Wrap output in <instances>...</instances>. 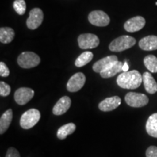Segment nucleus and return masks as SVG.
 Returning <instances> with one entry per match:
<instances>
[{"mask_svg":"<svg viewBox=\"0 0 157 157\" xmlns=\"http://www.w3.org/2000/svg\"><path fill=\"white\" fill-rule=\"evenodd\" d=\"M15 37V31L10 27H2L0 29V42L3 44H9Z\"/></svg>","mask_w":157,"mask_h":157,"instance_id":"21","label":"nucleus"},{"mask_svg":"<svg viewBox=\"0 0 157 157\" xmlns=\"http://www.w3.org/2000/svg\"><path fill=\"white\" fill-rule=\"evenodd\" d=\"M146 157H157V147L152 146L148 147L146 152Z\"/></svg>","mask_w":157,"mask_h":157,"instance_id":"27","label":"nucleus"},{"mask_svg":"<svg viewBox=\"0 0 157 157\" xmlns=\"http://www.w3.org/2000/svg\"><path fill=\"white\" fill-rule=\"evenodd\" d=\"M146 25V20L142 16H136L129 19L124 25V28L128 32H136Z\"/></svg>","mask_w":157,"mask_h":157,"instance_id":"11","label":"nucleus"},{"mask_svg":"<svg viewBox=\"0 0 157 157\" xmlns=\"http://www.w3.org/2000/svg\"><path fill=\"white\" fill-rule=\"evenodd\" d=\"M5 157H21V156H20L18 151L16 148L11 147L7 150Z\"/></svg>","mask_w":157,"mask_h":157,"instance_id":"28","label":"nucleus"},{"mask_svg":"<svg viewBox=\"0 0 157 157\" xmlns=\"http://www.w3.org/2000/svg\"><path fill=\"white\" fill-rule=\"evenodd\" d=\"M124 99L127 105L133 108L145 106L149 101L148 98L146 95L137 93H128L125 95Z\"/></svg>","mask_w":157,"mask_h":157,"instance_id":"5","label":"nucleus"},{"mask_svg":"<svg viewBox=\"0 0 157 157\" xmlns=\"http://www.w3.org/2000/svg\"><path fill=\"white\" fill-rule=\"evenodd\" d=\"M76 125L74 123H68L61 126L57 131V137L60 140H64L68 135L73 134L76 130Z\"/></svg>","mask_w":157,"mask_h":157,"instance_id":"20","label":"nucleus"},{"mask_svg":"<svg viewBox=\"0 0 157 157\" xmlns=\"http://www.w3.org/2000/svg\"><path fill=\"white\" fill-rule=\"evenodd\" d=\"M13 8L17 14L23 15L26 10V4L24 0H15L13 2Z\"/></svg>","mask_w":157,"mask_h":157,"instance_id":"24","label":"nucleus"},{"mask_svg":"<svg viewBox=\"0 0 157 157\" xmlns=\"http://www.w3.org/2000/svg\"><path fill=\"white\" fill-rule=\"evenodd\" d=\"M128 70H129V66H128V64H127V63L125 62L123 65L122 71L124 72H127V71H128Z\"/></svg>","mask_w":157,"mask_h":157,"instance_id":"29","label":"nucleus"},{"mask_svg":"<svg viewBox=\"0 0 157 157\" xmlns=\"http://www.w3.org/2000/svg\"><path fill=\"white\" fill-rule=\"evenodd\" d=\"M93 58V53L89 51L84 52L76 58L75 61V66L76 67H82L91 61Z\"/></svg>","mask_w":157,"mask_h":157,"instance_id":"22","label":"nucleus"},{"mask_svg":"<svg viewBox=\"0 0 157 157\" xmlns=\"http://www.w3.org/2000/svg\"><path fill=\"white\" fill-rule=\"evenodd\" d=\"M43 19H44V14L41 9L34 8L29 13V17L26 21V25L29 29L34 30L40 26L42 24Z\"/></svg>","mask_w":157,"mask_h":157,"instance_id":"9","label":"nucleus"},{"mask_svg":"<svg viewBox=\"0 0 157 157\" xmlns=\"http://www.w3.org/2000/svg\"><path fill=\"white\" fill-rule=\"evenodd\" d=\"M71 105V100L68 96H63L58 100L52 109V113L56 116H60L67 112Z\"/></svg>","mask_w":157,"mask_h":157,"instance_id":"13","label":"nucleus"},{"mask_svg":"<svg viewBox=\"0 0 157 157\" xmlns=\"http://www.w3.org/2000/svg\"><path fill=\"white\" fill-rule=\"evenodd\" d=\"M10 74V70L5 63H0V75L2 77H7Z\"/></svg>","mask_w":157,"mask_h":157,"instance_id":"26","label":"nucleus"},{"mask_svg":"<svg viewBox=\"0 0 157 157\" xmlns=\"http://www.w3.org/2000/svg\"><path fill=\"white\" fill-rule=\"evenodd\" d=\"M146 129L150 136L157 138V113L149 117L146 124Z\"/></svg>","mask_w":157,"mask_h":157,"instance_id":"19","label":"nucleus"},{"mask_svg":"<svg viewBox=\"0 0 157 157\" xmlns=\"http://www.w3.org/2000/svg\"><path fill=\"white\" fill-rule=\"evenodd\" d=\"M34 95V91L31 88L21 87L17 89L14 94L15 101L18 105H23L32 99Z\"/></svg>","mask_w":157,"mask_h":157,"instance_id":"10","label":"nucleus"},{"mask_svg":"<svg viewBox=\"0 0 157 157\" xmlns=\"http://www.w3.org/2000/svg\"><path fill=\"white\" fill-rule=\"evenodd\" d=\"M143 82V76L136 70L123 72L118 76L117 82L119 87L124 89L133 90L140 86Z\"/></svg>","mask_w":157,"mask_h":157,"instance_id":"1","label":"nucleus"},{"mask_svg":"<svg viewBox=\"0 0 157 157\" xmlns=\"http://www.w3.org/2000/svg\"><path fill=\"white\" fill-rule=\"evenodd\" d=\"M41 113L39 110L29 109L23 113L20 119V125L24 129H29L34 127L39 122Z\"/></svg>","mask_w":157,"mask_h":157,"instance_id":"2","label":"nucleus"},{"mask_svg":"<svg viewBox=\"0 0 157 157\" xmlns=\"http://www.w3.org/2000/svg\"><path fill=\"white\" fill-rule=\"evenodd\" d=\"M13 113L12 109L7 110L2 115L0 118V134L3 135L7 130L13 120Z\"/></svg>","mask_w":157,"mask_h":157,"instance_id":"18","label":"nucleus"},{"mask_svg":"<svg viewBox=\"0 0 157 157\" xmlns=\"http://www.w3.org/2000/svg\"><path fill=\"white\" fill-rule=\"evenodd\" d=\"M145 66L152 73H157V58L156 56L149 55L143 60Z\"/></svg>","mask_w":157,"mask_h":157,"instance_id":"23","label":"nucleus"},{"mask_svg":"<svg viewBox=\"0 0 157 157\" xmlns=\"http://www.w3.org/2000/svg\"><path fill=\"white\" fill-rule=\"evenodd\" d=\"M78 44L79 48L83 50L93 49L99 45L100 40L95 34H83L78 36Z\"/></svg>","mask_w":157,"mask_h":157,"instance_id":"7","label":"nucleus"},{"mask_svg":"<svg viewBox=\"0 0 157 157\" xmlns=\"http://www.w3.org/2000/svg\"><path fill=\"white\" fill-rule=\"evenodd\" d=\"M143 82L145 89L148 93L154 94L157 92V83L154 78L149 72H145L143 74Z\"/></svg>","mask_w":157,"mask_h":157,"instance_id":"17","label":"nucleus"},{"mask_svg":"<svg viewBox=\"0 0 157 157\" xmlns=\"http://www.w3.org/2000/svg\"><path fill=\"white\" fill-rule=\"evenodd\" d=\"M136 43L135 38L130 36H121L115 39L109 44V50L112 52H122L131 48Z\"/></svg>","mask_w":157,"mask_h":157,"instance_id":"3","label":"nucleus"},{"mask_svg":"<svg viewBox=\"0 0 157 157\" xmlns=\"http://www.w3.org/2000/svg\"><path fill=\"white\" fill-rule=\"evenodd\" d=\"M89 22L95 26H107L110 23V17L105 12L102 10L92 11L88 15Z\"/></svg>","mask_w":157,"mask_h":157,"instance_id":"6","label":"nucleus"},{"mask_svg":"<svg viewBox=\"0 0 157 157\" xmlns=\"http://www.w3.org/2000/svg\"><path fill=\"white\" fill-rule=\"evenodd\" d=\"M86 82V76L82 72L74 74L68 80L66 88L70 93H76L84 87Z\"/></svg>","mask_w":157,"mask_h":157,"instance_id":"8","label":"nucleus"},{"mask_svg":"<svg viewBox=\"0 0 157 157\" xmlns=\"http://www.w3.org/2000/svg\"><path fill=\"white\" fill-rule=\"evenodd\" d=\"M121 98L118 96H113L111 98H107L98 105V109L102 111H111L117 109L121 105Z\"/></svg>","mask_w":157,"mask_h":157,"instance_id":"12","label":"nucleus"},{"mask_svg":"<svg viewBox=\"0 0 157 157\" xmlns=\"http://www.w3.org/2000/svg\"><path fill=\"white\" fill-rule=\"evenodd\" d=\"M11 88L10 86L5 82H0V95L2 97H7L10 94Z\"/></svg>","mask_w":157,"mask_h":157,"instance_id":"25","label":"nucleus"},{"mask_svg":"<svg viewBox=\"0 0 157 157\" xmlns=\"http://www.w3.org/2000/svg\"><path fill=\"white\" fill-rule=\"evenodd\" d=\"M123 65L124 63L118 60V61L110 65L107 68H105V70L101 71L100 74H101V77L105 78L112 77V76H114L116 74H117L118 73H120L121 71H123Z\"/></svg>","mask_w":157,"mask_h":157,"instance_id":"15","label":"nucleus"},{"mask_svg":"<svg viewBox=\"0 0 157 157\" xmlns=\"http://www.w3.org/2000/svg\"><path fill=\"white\" fill-rule=\"evenodd\" d=\"M118 61V58L116 56H109L101 59L95 62L93 66V69L96 73H101L105 68H107L110 65Z\"/></svg>","mask_w":157,"mask_h":157,"instance_id":"14","label":"nucleus"},{"mask_svg":"<svg viewBox=\"0 0 157 157\" xmlns=\"http://www.w3.org/2000/svg\"><path fill=\"white\" fill-rule=\"evenodd\" d=\"M139 47L146 51L157 50V36L151 35L141 39L139 42Z\"/></svg>","mask_w":157,"mask_h":157,"instance_id":"16","label":"nucleus"},{"mask_svg":"<svg viewBox=\"0 0 157 157\" xmlns=\"http://www.w3.org/2000/svg\"><path fill=\"white\" fill-rule=\"evenodd\" d=\"M40 58L33 52H23L17 58V64L23 68H34L40 63Z\"/></svg>","mask_w":157,"mask_h":157,"instance_id":"4","label":"nucleus"}]
</instances>
